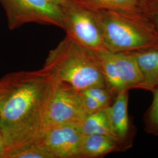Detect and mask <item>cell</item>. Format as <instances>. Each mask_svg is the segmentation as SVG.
Masks as SVG:
<instances>
[{"label":"cell","mask_w":158,"mask_h":158,"mask_svg":"<svg viewBox=\"0 0 158 158\" xmlns=\"http://www.w3.org/2000/svg\"><path fill=\"white\" fill-rule=\"evenodd\" d=\"M80 92L82 104L87 115L92 113H95L104 108L92 96L87 94L83 91Z\"/></svg>","instance_id":"ac0fdd59"},{"label":"cell","mask_w":158,"mask_h":158,"mask_svg":"<svg viewBox=\"0 0 158 158\" xmlns=\"http://www.w3.org/2000/svg\"><path fill=\"white\" fill-rule=\"evenodd\" d=\"M63 29L79 44L93 51L103 49L98 12L77 0L63 8Z\"/></svg>","instance_id":"277c9868"},{"label":"cell","mask_w":158,"mask_h":158,"mask_svg":"<svg viewBox=\"0 0 158 158\" xmlns=\"http://www.w3.org/2000/svg\"><path fill=\"white\" fill-rule=\"evenodd\" d=\"M0 136L1 135V127H0Z\"/></svg>","instance_id":"603a6c76"},{"label":"cell","mask_w":158,"mask_h":158,"mask_svg":"<svg viewBox=\"0 0 158 158\" xmlns=\"http://www.w3.org/2000/svg\"><path fill=\"white\" fill-rule=\"evenodd\" d=\"M82 136L79 124H66L47 128L36 142L51 158H79Z\"/></svg>","instance_id":"52a82bcc"},{"label":"cell","mask_w":158,"mask_h":158,"mask_svg":"<svg viewBox=\"0 0 158 158\" xmlns=\"http://www.w3.org/2000/svg\"><path fill=\"white\" fill-rule=\"evenodd\" d=\"M107 107L87 115L79 123L80 128L83 135L107 136L117 141L111 128Z\"/></svg>","instance_id":"7c38bea8"},{"label":"cell","mask_w":158,"mask_h":158,"mask_svg":"<svg viewBox=\"0 0 158 158\" xmlns=\"http://www.w3.org/2000/svg\"><path fill=\"white\" fill-rule=\"evenodd\" d=\"M137 1L143 6V8L158 2V0H137Z\"/></svg>","instance_id":"44dd1931"},{"label":"cell","mask_w":158,"mask_h":158,"mask_svg":"<svg viewBox=\"0 0 158 158\" xmlns=\"http://www.w3.org/2000/svg\"><path fill=\"white\" fill-rule=\"evenodd\" d=\"M97 11L104 49L113 53H119L158 48V33L144 12Z\"/></svg>","instance_id":"3957f363"},{"label":"cell","mask_w":158,"mask_h":158,"mask_svg":"<svg viewBox=\"0 0 158 158\" xmlns=\"http://www.w3.org/2000/svg\"><path fill=\"white\" fill-rule=\"evenodd\" d=\"M143 12L158 34V2L143 8Z\"/></svg>","instance_id":"d6986e66"},{"label":"cell","mask_w":158,"mask_h":158,"mask_svg":"<svg viewBox=\"0 0 158 158\" xmlns=\"http://www.w3.org/2000/svg\"><path fill=\"white\" fill-rule=\"evenodd\" d=\"M43 68L58 81L79 91L96 86L107 87L101 61L96 52L68 35L49 52Z\"/></svg>","instance_id":"7a4b0ae2"},{"label":"cell","mask_w":158,"mask_h":158,"mask_svg":"<svg viewBox=\"0 0 158 158\" xmlns=\"http://www.w3.org/2000/svg\"><path fill=\"white\" fill-rule=\"evenodd\" d=\"M53 4L64 8L76 0H49Z\"/></svg>","instance_id":"ffe728a7"},{"label":"cell","mask_w":158,"mask_h":158,"mask_svg":"<svg viewBox=\"0 0 158 158\" xmlns=\"http://www.w3.org/2000/svg\"><path fill=\"white\" fill-rule=\"evenodd\" d=\"M6 147L2 136H0V158H4L6 152Z\"/></svg>","instance_id":"7402d4cb"},{"label":"cell","mask_w":158,"mask_h":158,"mask_svg":"<svg viewBox=\"0 0 158 158\" xmlns=\"http://www.w3.org/2000/svg\"><path fill=\"white\" fill-rule=\"evenodd\" d=\"M3 158H51L36 141L6 151Z\"/></svg>","instance_id":"9a60e30c"},{"label":"cell","mask_w":158,"mask_h":158,"mask_svg":"<svg viewBox=\"0 0 158 158\" xmlns=\"http://www.w3.org/2000/svg\"><path fill=\"white\" fill-rule=\"evenodd\" d=\"M129 92L128 89L121 91L107 107L113 134L121 151L132 147L136 134L135 127L128 114Z\"/></svg>","instance_id":"ba28073f"},{"label":"cell","mask_w":158,"mask_h":158,"mask_svg":"<svg viewBox=\"0 0 158 158\" xmlns=\"http://www.w3.org/2000/svg\"><path fill=\"white\" fill-rule=\"evenodd\" d=\"M111 53L125 88L129 90L139 89L142 81V76L134 53L132 52Z\"/></svg>","instance_id":"30bf717a"},{"label":"cell","mask_w":158,"mask_h":158,"mask_svg":"<svg viewBox=\"0 0 158 158\" xmlns=\"http://www.w3.org/2000/svg\"><path fill=\"white\" fill-rule=\"evenodd\" d=\"M57 84L44 68L12 72L0 79V127L6 151L32 143L42 135Z\"/></svg>","instance_id":"6da1fadb"},{"label":"cell","mask_w":158,"mask_h":158,"mask_svg":"<svg viewBox=\"0 0 158 158\" xmlns=\"http://www.w3.org/2000/svg\"><path fill=\"white\" fill-rule=\"evenodd\" d=\"M86 116L80 92L58 81L48 109L46 129L59 125L79 124Z\"/></svg>","instance_id":"8992f818"},{"label":"cell","mask_w":158,"mask_h":158,"mask_svg":"<svg viewBox=\"0 0 158 158\" xmlns=\"http://www.w3.org/2000/svg\"><path fill=\"white\" fill-rule=\"evenodd\" d=\"M0 2L11 30L32 23L63 28V9L49 0H0Z\"/></svg>","instance_id":"5b68a950"},{"label":"cell","mask_w":158,"mask_h":158,"mask_svg":"<svg viewBox=\"0 0 158 158\" xmlns=\"http://www.w3.org/2000/svg\"><path fill=\"white\" fill-rule=\"evenodd\" d=\"M151 92L152 102L143 115L144 130L149 135L158 136V88Z\"/></svg>","instance_id":"2e32d148"},{"label":"cell","mask_w":158,"mask_h":158,"mask_svg":"<svg viewBox=\"0 0 158 158\" xmlns=\"http://www.w3.org/2000/svg\"><path fill=\"white\" fill-rule=\"evenodd\" d=\"M96 52L101 61L106 86L116 96L121 91L126 89L119 77L111 53L104 49L96 51Z\"/></svg>","instance_id":"4fadbf2b"},{"label":"cell","mask_w":158,"mask_h":158,"mask_svg":"<svg viewBox=\"0 0 158 158\" xmlns=\"http://www.w3.org/2000/svg\"><path fill=\"white\" fill-rule=\"evenodd\" d=\"M142 76L139 89L150 91L158 88V48L132 52Z\"/></svg>","instance_id":"9c48e42d"},{"label":"cell","mask_w":158,"mask_h":158,"mask_svg":"<svg viewBox=\"0 0 158 158\" xmlns=\"http://www.w3.org/2000/svg\"><path fill=\"white\" fill-rule=\"evenodd\" d=\"M96 11L127 10L143 11L137 0H77Z\"/></svg>","instance_id":"5bb4252c"},{"label":"cell","mask_w":158,"mask_h":158,"mask_svg":"<svg viewBox=\"0 0 158 158\" xmlns=\"http://www.w3.org/2000/svg\"><path fill=\"white\" fill-rule=\"evenodd\" d=\"M83 91L94 98L104 108L109 106L116 96L107 87L102 86L91 87Z\"/></svg>","instance_id":"e0dca14e"},{"label":"cell","mask_w":158,"mask_h":158,"mask_svg":"<svg viewBox=\"0 0 158 158\" xmlns=\"http://www.w3.org/2000/svg\"><path fill=\"white\" fill-rule=\"evenodd\" d=\"M114 152H121V149L113 138L102 135L83 134L80 158H102Z\"/></svg>","instance_id":"8fae6325"}]
</instances>
